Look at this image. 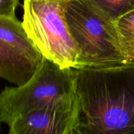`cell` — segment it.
Instances as JSON below:
<instances>
[{"label":"cell","instance_id":"obj_2","mask_svg":"<svg viewBox=\"0 0 134 134\" xmlns=\"http://www.w3.org/2000/svg\"><path fill=\"white\" fill-rule=\"evenodd\" d=\"M64 10L80 51L76 69L127 61L122 53L116 23L92 0H64Z\"/></svg>","mask_w":134,"mask_h":134},{"label":"cell","instance_id":"obj_7","mask_svg":"<svg viewBox=\"0 0 134 134\" xmlns=\"http://www.w3.org/2000/svg\"><path fill=\"white\" fill-rule=\"evenodd\" d=\"M0 39L31 57L43 60V56L30 40L16 17L0 16Z\"/></svg>","mask_w":134,"mask_h":134},{"label":"cell","instance_id":"obj_8","mask_svg":"<svg viewBox=\"0 0 134 134\" xmlns=\"http://www.w3.org/2000/svg\"><path fill=\"white\" fill-rule=\"evenodd\" d=\"M111 20L116 21L134 10V0H92Z\"/></svg>","mask_w":134,"mask_h":134},{"label":"cell","instance_id":"obj_5","mask_svg":"<svg viewBox=\"0 0 134 134\" xmlns=\"http://www.w3.org/2000/svg\"><path fill=\"white\" fill-rule=\"evenodd\" d=\"M81 105L77 94L34 110L9 126L10 134H81Z\"/></svg>","mask_w":134,"mask_h":134},{"label":"cell","instance_id":"obj_1","mask_svg":"<svg viewBox=\"0 0 134 134\" xmlns=\"http://www.w3.org/2000/svg\"><path fill=\"white\" fill-rule=\"evenodd\" d=\"M75 69L81 134H134V62Z\"/></svg>","mask_w":134,"mask_h":134},{"label":"cell","instance_id":"obj_9","mask_svg":"<svg viewBox=\"0 0 134 134\" xmlns=\"http://www.w3.org/2000/svg\"><path fill=\"white\" fill-rule=\"evenodd\" d=\"M116 27L120 42L134 41V10L119 18Z\"/></svg>","mask_w":134,"mask_h":134},{"label":"cell","instance_id":"obj_4","mask_svg":"<svg viewBox=\"0 0 134 134\" xmlns=\"http://www.w3.org/2000/svg\"><path fill=\"white\" fill-rule=\"evenodd\" d=\"M22 25L43 57L76 69L80 51L70 31L64 0H24Z\"/></svg>","mask_w":134,"mask_h":134},{"label":"cell","instance_id":"obj_6","mask_svg":"<svg viewBox=\"0 0 134 134\" xmlns=\"http://www.w3.org/2000/svg\"><path fill=\"white\" fill-rule=\"evenodd\" d=\"M43 60L25 54L0 39V79L16 86L26 83Z\"/></svg>","mask_w":134,"mask_h":134},{"label":"cell","instance_id":"obj_3","mask_svg":"<svg viewBox=\"0 0 134 134\" xmlns=\"http://www.w3.org/2000/svg\"><path fill=\"white\" fill-rule=\"evenodd\" d=\"M76 94L75 69L62 68L43 57L32 77L24 85L0 93V122L8 126L24 115Z\"/></svg>","mask_w":134,"mask_h":134},{"label":"cell","instance_id":"obj_10","mask_svg":"<svg viewBox=\"0 0 134 134\" xmlns=\"http://www.w3.org/2000/svg\"><path fill=\"white\" fill-rule=\"evenodd\" d=\"M20 0H0V16L15 18L16 9Z\"/></svg>","mask_w":134,"mask_h":134},{"label":"cell","instance_id":"obj_11","mask_svg":"<svg viewBox=\"0 0 134 134\" xmlns=\"http://www.w3.org/2000/svg\"><path fill=\"white\" fill-rule=\"evenodd\" d=\"M120 45L124 58L127 61L134 62V41L120 42Z\"/></svg>","mask_w":134,"mask_h":134}]
</instances>
